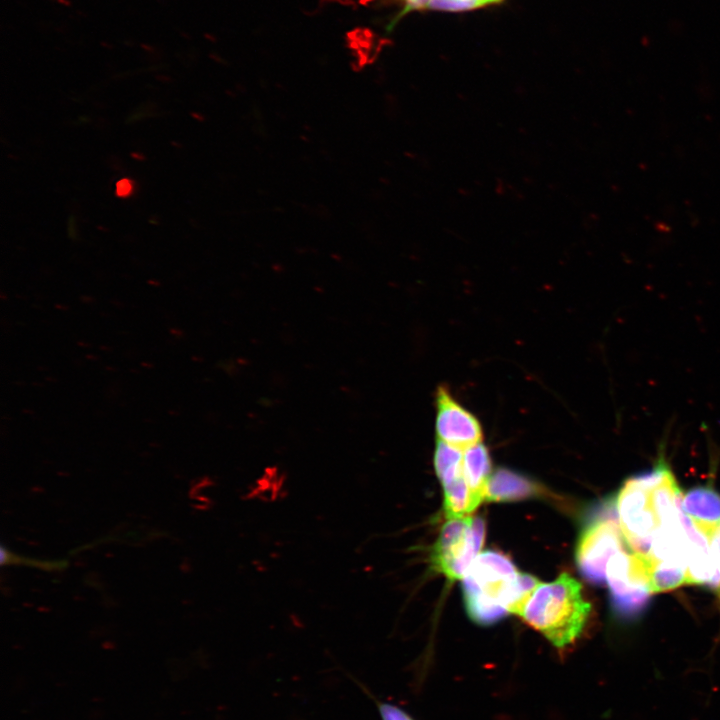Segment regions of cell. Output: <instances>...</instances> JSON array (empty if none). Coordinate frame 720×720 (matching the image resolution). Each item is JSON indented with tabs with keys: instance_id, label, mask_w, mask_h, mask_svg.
<instances>
[{
	"instance_id": "4fadbf2b",
	"label": "cell",
	"mask_w": 720,
	"mask_h": 720,
	"mask_svg": "<svg viewBox=\"0 0 720 720\" xmlns=\"http://www.w3.org/2000/svg\"><path fill=\"white\" fill-rule=\"evenodd\" d=\"M354 681L361 688V690L373 701V703L377 707L381 720H415L402 707L377 698L376 695L372 693L364 684H362L358 680Z\"/></svg>"
},
{
	"instance_id": "9a60e30c",
	"label": "cell",
	"mask_w": 720,
	"mask_h": 720,
	"mask_svg": "<svg viewBox=\"0 0 720 720\" xmlns=\"http://www.w3.org/2000/svg\"><path fill=\"white\" fill-rule=\"evenodd\" d=\"M708 541L714 565L720 573V525L709 537Z\"/></svg>"
},
{
	"instance_id": "9c48e42d",
	"label": "cell",
	"mask_w": 720,
	"mask_h": 720,
	"mask_svg": "<svg viewBox=\"0 0 720 720\" xmlns=\"http://www.w3.org/2000/svg\"><path fill=\"white\" fill-rule=\"evenodd\" d=\"M542 488L529 478L506 468H498L490 477L485 500L510 502L535 497Z\"/></svg>"
},
{
	"instance_id": "5bb4252c",
	"label": "cell",
	"mask_w": 720,
	"mask_h": 720,
	"mask_svg": "<svg viewBox=\"0 0 720 720\" xmlns=\"http://www.w3.org/2000/svg\"><path fill=\"white\" fill-rule=\"evenodd\" d=\"M503 0H429L428 9L461 11L499 3Z\"/></svg>"
},
{
	"instance_id": "8fae6325",
	"label": "cell",
	"mask_w": 720,
	"mask_h": 720,
	"mask_svg": "<svg viewBox=\"0 0 720 720\" xmlns=\"http://www.w3.org/2000/svg\"><path fill=\"white\" fill-rule=\"evenodd\" d=\"M442 487L444 511L448 520L466 517L478 507L463 473Z\"/></svg>"
},
{
	"instance_id": "8992f818",
	"label": "cell",
	"mask_w": 720,
	"mask_h": 720,
	"mask_svg": "<svg viewBox=\"0 0 720 720\" xmlns=\"http://www.w3.org/2000/svg\"><path fill=\"white\" fill-rule=\"evenodd\" d=\"M606 580L618 616L631 620L647 608L652 592L650 566L644 556L632 550L616 553L607 564Z\"/></svg>"
},
{
	"instance_id": "5b68a950",
	"label": "cell",
	"mask_w": 720,
	"mask_h": 720,
	"mask_svg": "<svg viewBox=\"0 0 720 720\" xmlns=\"http://www.w3.org/2000/svg\"><path fill=\"white\" fill-rule=\"evenodd\" d=\"M485 522L480 517L450 519L432 547V568L450 581L464 578L485 539Z\"/></svg>"
},
{
	"instance_id": "52a82bcc",
	"label": "cell",
	"mask_w": 720,
	"mask_h": 720,
	"mask_svg": "<svg viewBox=\"0 0 720 720\" xmlns=\"http://www.w3.org/2000/svg\"><path fill=\"white\" fill-rule=\"evenodd\" d=\"M436 409L439 441L461 451L481 443L483 433L479 420L445 386H439L436 391Z\"/></svg>"
},
{
	"instance_id": "7c38bea8",
	"label": "cell",
	"mask_w": 720,
	"mask_h": 720,
	"mask_svg": "<svg viewBox=\"0 0 720 720\" xmlns=\"http://www.w3.org/2000/svg\"><path fill=\"white\" fill-rule=\"evenodd\" d=\"M462 460L461 450L438 440L434 453V467L442 486L463 473Z\"/></svg>"
},
{
	"instance_id": "3957f363",
	"label": "cell",
	"mask_w": 720,
	"mask_h": 720,
	"mask_svg": "<svg viewBox=\"0 0 720 720\" xmlns=\"http://www.w3.org/2000/svg\"><path fill=\"white\" fill-rule=\"evenodd\" d=\"M668 463L660 457L654 467L628 478L619 490L615 508L628 547L646 556L661 525L653 500V487Z\"/></svg>"
},
{
	"instance_id": "ba28073f",
	"label": "cell",
	"mask_w": 720,
	"mask_h": 720,
	"mask_svg": "<svg viewBox=\"0 0 720 720\" xmlns=\"http://www.w3.org/2000/svg\"><path fill=\"white\" fill-rule=\"evenodd\" d=\"M682 509L707 539L720 525V494L711 486H697L682 498Z\"/></svg>"
},
{
	"instance_id": "e0dca14e",
	"label": "cell",
	"mask_w": 720,
	"mask_h": 720,
	"mask_svg": "<svg viewBox=\"0 0 720 720\" xmlns=\"http://www.w3.org/2000/svg\"><path fill=\"white\" fill-rule=\"evenodd\" d=\"M405 3V11H408L416 0H402Z\"/></svg>"
},
{
	"instance_id": "277c9868",
	"label": "cell",
	"mask_w": 720,
	"mask_h": 720,
	"mask_svg": "<svg viewBox=\"0 0 720 720\" xmlns=\"http://www.w3.org/2000/svg\"><path fill=\"white\" fill-rule=\"evenodd\" d=\"M628 547L622 533L615 502H608L591 515L576 544V564L580 573L594 584H603L609 560Z\"/></svg>"
},
{
	"instance_id": "7a4b0ae2",
	"label": "cell",
	"mask_w": 720,
	"mask_h": 720,
	"mask_svg": "<svg viewBox=\"0 0 720 720\" xmlns=\"http://www.w3.org/2000/svg\"><path fill=\"white\" fill-rule=\"evenodd\" d=\"M590 612L580 583L562 573L552 582L540 583L522 617L554 647L564 649L580 637Z\"/></svg>"
},
{
	"instance_id": "30bf717a",
	"label": "cell",
	"mask_w": 720,
	"mask_h": 720,
	"mask_svg": "<svg viewBox=\"0 0 720 720\" xmlns=\"http://www.w3.org/2000/svg\"><path fill=\"white\" fill-rule=\"evenodd\" d=\"M463 474L471 494L479 505L485 500L491 477V459L487 448L479 443L465 450L462 460Z\"/></svg>"
},
{
	"instance_id": "2e32d148",
	"label": "cell",
	"mask_w": 720,
	"mask_h": 720,
	"mask_svg": "<svg viewBox=\"0 0 720 720\" xmlns=\"http://www.w3.org/2000/svg\"><path fill=\"white\" fill-rule=\"evenodd\" d=\"M134 191V183L128 179L123 178L116 184V194L118 197L126 198L129 197Z\"/></svg>"
},
{
	"instance_id": "6da1fadb",
	"label": "cell",
	"mask_w": 720,
	"mask_h": 720,
	"mask_svg": "<svg viewBox=\"0 0 720 720\" xmlns=\"http://www.w3.org/2000/svg\"><path fill=\"white\" fill-rule=\"evenodd\" d=\"M463 579L466 612L473 622L484 626L507 613L522 616L540 585L536 577L518 572L506 555L491 550L476 557Z\"/></svg>"
}]
</instances>
